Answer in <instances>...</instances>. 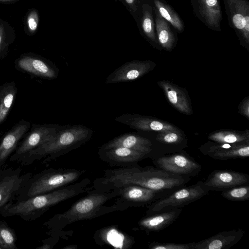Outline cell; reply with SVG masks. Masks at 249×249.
<instances>
[{
  "instance_id": "16",
  "label": "cell",
  "mask_w": 249,
  "mask_h": 249,
  "mask_svg": "<svg viewBox=\"0 0 249 249\" xmlns=\"http://www.w3.org/2000/svg\"><path fill=\"white\" fill-rule=\"evenodd\" d=\"M98 154L99 157L103 161L112 165L123 167L133 165L148 155L122 147L99 150Z\"/></svg>"
},
{
  "instance_id": "29",
  "label": "cell",
  "mask_w": 249,
  "mask_h": 249,
  "mask_svg": "<svg viewBox=\"0 0 249 249\" xmlns=\"http://www.w3.org/2000/svg\"><path fill=\"white\" fill-rule=\"evenodd\" d=\"M15 40L16 34L13 27L0 18V60L5 57L9 46Z\"/></svg>"
},
{
  "instance_id": "28",
  "label": "cell",
  "mask_w": 249,
  "mask_h": 249,
  "mask_svg": "<svg viewBox=\"0 0 249 249\" xmlns=\"http://www.w3.org/2000/svg\"><path fill=\"white\" fill-rule=\"evenodd\" d=\"M155 8L160 16L168 21L178 32L184 30V23L177 13L168 4L160 0H154Z\"/></svg>"
},
{
  "instance_id": "13",
  "label": "cell",
  "mask_w": 249,
  "mask_h": 249,
  "mask_svg": "<svg viewBox=\"0 0 249 249\" xmlns=\"http://www.w3.org/2000/svg\"><path fill=\"white\" fill-rule=\"evenodd\" d=\"M151 60H132L125 63L113 71L106 79V84L135 80L152 70L156 66Z\"/></svg>"
},
{
  "instance_id": "27",
  "label": "cell",
  "mask_w": 249,
  "mask_h": 249,
  "mask_svg": "<svg viewBox=\"0 0 249 249\" xmlns=\"http://www.w3.org/2000/svg\"><path fill=\"white\" fill-rule=\"evenodd\" d=\"M141 27L146 38L153 43L157 44L158 41L155 32L152 7L147 3H144L142 6Z\"/></svg>"
},
{
  "instance_id": "40",
  "label": "cell",
  "mask_w": 249,
  "mask_h": 249,
  "mask_svg": "<svg viewBox=\"0 0 249 249\" xmlns=\"http://www.w3.org/2000/svg\"><path fill=\"white\" fill-rule=\"evenodd\" d=\"M6 173V171H3L1 170H0V179L4 176V174Z\"/></svg>"
},
{
  "instance_id": "19",
  "label": "cell",
  "mask_w": 249,
  "mask_h": 249,
  "mask_svg": "<svg viewBox=\"0 0 249 249\" xmlns=\"http://www.w3.org/2000/svg\"><path fill=\"white\" fill-rule=\"evenodd\" d=\"M170 104L179 112L187 115L193 114L192 106L186 91L168 80L158 82Z\"/></svg>"
},
{
  "instance_id": "17",
  "label": "cell",
  "mask_w": 249,
  "mask_h": 249,
  "mask_svg": "<svg viewBox=\"0 0 249 249\" xmlns=\"http://www.w3.org/2000/svg\"><path fill=\"white\" fill-rule=\"evenodd\" d=\"M17 67L23 71L44 78H56L58 71L54 66L38 56L24 54L16 62Z\"/></svg>"
},
{
  "instance_id": "25",
  "label": "cell",
  "mask_w": 249,
  "mask_h": 249,
  "mask_svg": "<svg viewBox=\"0 0 249 249\" xmlns=\"http://www.w3.org/2000/svg\"><path fill=\"white\" fill-rule=\"evenodd\" d=\"M208 139L220 143H249V131L218 130L210 133Z\"/></svg>"
},
{
  "instance_id": "18",
  "label": "cell",
  "mask_w": 249,
  "mask_h": 249,
  "mask_svg": "<svg viewBox=\"0 0 249 249\" xmlns=\"http://www.w3.org/2000/svg\"><path fill=\"white\" fill-rule=\"evenodd\" d=\"M245 231L241 229L224 231L197 242H193L191 249H228L236 244Z\"/></svg>"
},
{
  "instance_id": "39",
  "label": "cell",
  "mask_w": 249,
  "mask_h": 249,
  "mask_svg": "<svg viewBox=\"0 0 249 249\" xmlns=\"http://www.w3.org/2000/svg\"><path fill=\"white\" fill-rule=\"evenodd\" d=\"M63 249H77V245H70L62 248Z\"/></svg>"
},
{
  "instance_id": "11",
  "label": "cell",
  "mask_w": 249,
  "mask_h": 249,
  "mask_svg": "<svg viewBox=\"0 0 249 249\" xmlns=\"http://www.w3.org/2000/svg\"><path fill=\"white\" fill-rule=\"evenodd\" d=\"M199 150L204 155L215 160H225L249 156V143H227L208 142Z\"/></svg>"
},
{
  "instance_id": "26",
  "label": "cell",
  "mask_w": 249,
  "mask_h": 249,
  "mask_svg": "<svg viewBox=\"0 0 249 249\" xmlns=\"http://www.w3.org/2000/svg\"><path fill=\"white\" fill-rule=\"evenodd\" d=\"M17 91L16 84L13 81L0 84V124L6 118Z\"/></svg>"
},
{
  "instance_id": "5",
  "label": "cell",
  "mask_w": 249,
  "mask_h": 249,
  "mask_svg": "<svg viewBox=\"0 0 249 249\" xmlns=\"http://www.w3.org/2000/svg\"><path fill=\"white\" fill-rule=\"evenodd\" d=\"M85 170L50 168L37 175L29 185L28 197L47 193L75 182Z\"/></svg>"
},
{
  "instance_id": "7",
  "label": "cell",
  "mask_w": 249,
  "mask_h": 249,
  "mask_svg": "<svg viewBox=\"0 0 249 249\" xmlns=\"http://www.w3.org/2000/svg\"><path fill=\"white\" fill-rule=\"evenodd\" d=\"M115 189L119 197L113 204L116 211L147 205L163 195V191L154 190L138 185H127Z\"/></svg>"
},
{
  "instance_id": "42",
  "label": "cell",
  "mask_w": 249,
  "mask_h": 249,
  "mask_svg": "<svg viewBox=\"0 0 249 249\" xmlns=\"http://www.w3.org/2000/svg\"></svg>"
},
{
  "instance_id": "4",
  "label": "cell",
  "mask_w": 249,
  "mask_h": 249,
  "mask_svg": "<svg viewBox=\"0 0 249 249\" xmlns=\"http://www.w3.org/2000/svg\"><path fill=\"white\" fill-rule=\"evenodd\" d=\"M92 135V130L81 124L63 126L53 139L29 152L22 163H31L45 157L46 160H54L84 144Z\"/></svg>"
},
{
  "instance_id": "8",
  "label": "cell",
  "mask_w": 249,
  "mask_h": 249,
  "mask_svg": "<svg viewBox=\"0 0 249 249\" xmlns=\"http://www.w3.org/2000/svg\"><path fill=\"white\" fill-rule=\"evenodd\" d=\"M229 24L234 29L242 45L249 44V0H223Z\"/></svg>"
},
{
  "instance_id": "15",
  "label": "cell",
  "mask_w": 249,
  "mask_h": 249,
  "mask_svg": "<svg viewBox=\"0 0 249 249\" xmlns=\"http://www.w3.org/2000/svg\"><path fill=\"white\" fill-rule=\"evenodd\" d=\"M196 16L208 27L221 31L222 14L219 0H191Z\"/></svg>"
},
{
  "instance_id": "30",
  "label": "cell",
  "mask_w": 249,
  "mask_h": 249,
  "mask_svg": "<svg viewBox=\"0 0 249 249\" xmlns=\"http://www.w3.org/2000/svg\"><path fill=\"white\" fill-rule=\"evenodd\" d=\"M221 195L225 198L231 201L247 200L249 199V184L237 186L223 190Z\"/></svg>"
},
{
  "instance_id": "23",
  "label": "cell",
  "mask_w": 249,
  "mask_h": 249,
  "mask_svg": "<svg viewBox=\"0 0 249 249\" xmlns=\"http://www.w3.org/2000/svg\"><path fill=\"white\" fill-rule=\"evenodd\" d=\"M181 210L176 209L172 211L163 212L142 218L138 222L142 230L147 232L159 231L172 224L179 215Z\"/></svg>"
},
{
  "instance_id": "14",
  "label": "cell",
  "mask_w": 249,
  "mask_h": 249,
  "mask_svg": "<svg viewBox=\"0 0 249 249\" xmlns=\"http://www.w3.org/2000/svg\"><path fill=\"white\" fill-rule=\"evenodd\" d=\"M115 120L128 125L130 127L142 131L164 132L180 130L169 122L160 119L140 114H124L117 117Z\"/></svg>"
},
{
  "instance_id": "31",
  "label": "cell",
  "mask_w": 249,
  "mask_h": 249,
  "mask_svg": "<svg viewBox=\"0 0 249 249\" xmlns=\"http://www.w3.org/2000/svg\"><path fill=\"white\" fill-rule=\"evenodd\" d=\"M16 236L14 231L0 221V246L5 249H15Z\"/></svg>"
},
{
  "instance_id": "38",
  "label": "cell",
  "mask_w": 249,
  "mask_h": 249,
  "mask_svg": "<svg viewBox=\"0 0 249 249\" xmlns=\"http://www.w3.org/2000/svg\"><path fill=\"white\" fill-rule=\"evenodd\" d=\"M19 0H0V3L9 4L16 2Z\"/></svg>"
},
{
  "instance_id": "20",
  "label": "cell",
  "mask_w": 249,
  "mask_h": 249,
  "mask_svg": "<svg viewBox=\"0 0 249 249\" xmlns=\"http://www.w3.org/2000/svg\"><path fill=\"white\" fill-rule=\"evenodd\" d=\"M151 142L139 135L127 133L114 138L102 146L100 150H106L117 147L133 149L148 154L152 151Z\"/></svg>"
},
{
  "instance_id": "1",
  "label": "cell",
  "mask_w": 249,
  "mask_h": 249,
  "mask_svg": "<svg viewBox=\"0 0 249 249\" xmlns=\"http://www.w3.org/2000/svg\"><path fill=\"white\" fill-rule=\"evenodd\" d=\"M103 177L94 179L93 188L102 192H109L127 185H138L154 190L164 191L183 185L188 177L174 174L152 167L142 168L134 165L106 169Z\"/></svg>"
},
{
  "instance_id": "41",
  "label": "cell",
  "mask_w": 249,
  "mask_h": 249,
  "mask_svg": "<svg viewBox=\"0 0 249 249\" xmlns=\"http://www.w3.org/2000/svg\"><path fill=\"white\" fill-rule=\"evenodd\" d=\"M0 249H2L1 247L0 246Z\"/></svg>"
},
{
  "instance_id": "36",
  "label": "cell",
  "mask_w": 249,
  "mask_h": 249,
  "mask_svg": "<svg viewBox=\"0 0 249 249\" xmlns=\"http://www.w3.org/2000/svg\"><path fill=\"white\" fill-rule=\"evenodd\" d=\"M124 1L130 10L133 12H137V0H124Z\"/></svg>"
},
{
  "instance_id": "34",
  "label": "cell",
  "mask_w": 249,
  "mask_h": 249,
  "mask_svg": "<svg viewBox=\"0 0 249 249\" xmlns=\"http://www.w3.org/2000/svg\"><path fill=\"white\" fill-rule=\"evenodd\" d=\"M192 244L193 242L187 244H177L153 241L149 244L148 248L150 249H191Z\"/></svg>"
},
{
  "instance_id": "33",
  "label": "cell",
  "mask_w": 249,
  "mask_h": 249,
  "mask_svg": "<svg viewBox=\"0 0 249 249\" xmlns=\"http://www.w3.org/2000/svg\"><path fill=\"white\" fill-rule=\"evenodd\" d=\"M156 140L165 144H178L183 140L182 133L181 130L160 132L157 135Z\"/></svg>"
},
{
  "instance_id": "22",
  "label": "cell",
  "mask_w": 249,
  "mask_h": 249,
  "mask_svg": "<svg viewBox=\"0 0 249 249\" xmlns=\"http://www.w3.org/2000/svg\"><path fill=\"white\" fill-rule=\"evenodd\" d=\"M29 175L6 174L0 179V209L12 200L28 182Z\"/></svg>"
},
{
  "instance_id": "10",
  "label": "cell",
  "mask_w": 249,
  "mask_h": 249,
  "mask_svg": "<svg viewBox=\"0 0 249 249\" xmlns=\"http://www.w3.org/2000/svg\"><path fill=\"white\" fill-rule=\"evenodd\" d=\"M162 170L181 176H194L199 173L201 167L193 159L183 153L161 157L157 160Z\"/></svg>"
},
{
  "instance_id": "6",
  "label": "cell",
  "mask_w": 249,
  "mask_h": 249,
  "mask_svg": "<svg viewBox=\"0 0 249 249\" xmlns=\"http://www.w3.org/2000/svg\"><path fill=\"white\" fill-rule=\"evenodd\" d=\"M209 191L202 181L182 187L170 195L156 201L149 206L147 213L149 214L169 207H183L206 195Z\"/></svg>"
},
{
  "instance_id": "21",
  "label": "cell",
  "mask_w": 249,
  "mask_h": 249,
  "mask_svg": "<svg viewBox=\"0 0 249 249\" xmlns=\"http://www.w3.org/2000/svg\"><path fill=\"white\" fill-rule=\"evenodd\" d=\"M30 125L29 122L21 119L4 136L0 143V170Z\"/></svg>"
},
{
  "instance_id": "32",
  "label": "cell",
  "mask_w": 249,
  "mask_h": 249,
  "mask_svg": "<svg viewBox=\"0 0 249 249\" xmlns=\"http://www.w3.org/2000/svg\"><path fill=\"white\" fill-rule=\"evenodd\" d=\"M25 32L28 36H32L37 31L39 16L37 10L32 8L27 12L25 18Z\"/></svg>"
},
{
  "instance_id": "3",
  "label": "cell",
  "mask_w": 249,
  "mask_h": 249,
  "mask_svg": "<svg viewBox=\"0 0 249 249\" xmlns=\"http://www.w3.org/2000/svg\"><path fill=\"white\" fill-rule=\"evenodd\" d=\"M116 197V189L106 192L91 190L86 196L76 201L68 210L54 215L45 224L52 232H56L75 222L92 219L116 211L113 205L106 206L104 204Z\"/></svg>"
},
{
  "instance_id": "9",
  "label": "cell",
  "mask_w": 249,
  "mask_h": 249,
  "mask_svg": "<svg viewBox=\"0 0 249 249\" xmlns=\"http://www.w3.org/2000/svg\"><path fill=\"white\" fill-rule=\"evenodd\" d=\"M62 127L57 124L33 126L32 131L17 148L10 160H21L31 150L53 139Z\"/></svg>"
},
{
  "instance_id": "37",
  "label": "cell",
  "mask_w": 249,
  "mask_h": 249,
  "mask_svg": "<svg viewBox=\"0 0 249 249\" xmlns=\"http://www.w3.org/2000/svg\"><path fill=\"white\" fill-rule=\"evenodd\" d=\"M53 248V246L49 243L45 242L41 246L37 247L36 249H51Z\"/></svg>"
},
{
  "instance_id": "12",
  "label": "cell",
  "mask_w": 249,
  "mask_h": 249,
  "mask_svg": "<svg viewBox=\"0 0 249 249\" xmlns=\"http://www.w3.org/2000/svg\"><path fill=\"white\" fill-rule=\"evenodd\" d=\"M248 174L230 170H215L203 181L210 191H223L235 186L248 184Z\"/></svg>"
},
{
  "instance_id": "2",
  "label": "cell",
  "mask_w": 249,
  "mask_h": 249,
  "mask_svg": "<svg viewBox=\"0 0 249 249\" xmlns=\"http://www.w3.org/2000/svg\"><path fill=\"white\" fill-rule=\"evenodd\" d=\"M90 183L89 178H84L47 193L10 203L0 209V214L4 217L18 215L27 220L35 219L51 207L90 191L93 187L89 186Z\"/></svg>"
},
{
  "instance_id": "24",
  "label": "cell",
  "mask_w": 249,
  "mask_h": 249,
  "mask_svg": "<svg viewBox=\"0 0 249 249\" xmlns=\"http://www.w3.org/2000/svg\"><path fill=\"white\" fill-rule=\"evenodd\" d=\"M156 29L158 41L165 50L171 51L175 45V37L167 21L155 8Z\"/></svg>"
},
{
  "instance_id": "35",
  "label": "cell",
  "mask_w": 249,
  "mask_h": 249,
  "mask_svg": "<svg viewBox=\"0 0 249 249\" xmlns=\"http://www.w3.org/2000/svg\"><path fill=\"white\" fill-rule=\"evenodd\" d=\"M239 112L241 114L249 118V96L244 99L238 106Z\"/></svg>"
}]
</instances>
